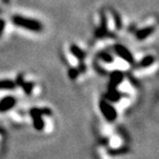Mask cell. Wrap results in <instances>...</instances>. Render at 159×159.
I'll use <instances>...</instances> for the list:
<instances>
[{
	"instance_id": "10",
	"label": "cell",
	"mask_w": 159,
	"mask_h": 159,
	"mask_svg": "<svg viewBox=\"0 0 159 159\" xmlns=\"http://www.w3.org/2000/svg\"><path fill=\"white\" fill-rule=\"evenodd\" d=\"M15 87L13 82L9 81V80H2L0 81V89H11Z\"/></svg>"
},
{
	"instance_id": "3",
	"label": "cell",
	"mask_w": 159,
	"mask_h": 159,
	"mask_svg": "<svg viewBox=\"0 0 159 159\" xmlns=\"http://www.w3.org/2000/svg\"><path fill=\"white\" fill-rule=\"evenodd\" d=\"M114 49L117 54L122 57V59H124L125 61H127L128 63L134 62V57H133V54L130 53V51H129L127 48L123 47V45H120V44H116Z\"/></svg>"
},
{
	"instance_id": "12",
	"label": "cell",
	"mask_w": 159,
	"mask_h": 159,
	"mask_svg": "<svg viewBox=\"0 0 159 159\" xmlns=\"http://www.w3.org/2000/svg\"><path fill=\"white\" fill-rule=\"evenodd\" d=\"M101 59L106 63H112L113 62V57L109 54H107V53H102V54H101Z\"/></svg>"
},
{
	"instance_id": "9",
	"label": "cell",
	"mask_w": 159,
	"mask_h": 159,
	"mask_svg": "<svg viewBox=\"0 0 159 159\" xmlns=\"http://www.w3.org/2000/svg\"><path fill=\"white\" fill-rule=\"evenodd\" d=\"M155 62V57L152 55H147L145 57L144 59L140 61L139 63V66H143V67H147V66H150L152 63Z\"/></svg>"
},
{
	"instance_id": "4",
	"label": "cell",
	"mask_w": 159,
	"mask_h": 159,
	"mask_svg": "<svg viewBox=\"0 0 159 159\" xmlns=\"http://www.w3.org/2000/svg\"><path fill=\"white\" fill-rule=\"evenodd\" d=\"M123 77L124 76H123L122 72L116 71V72L113 73L112 76H111V84H109V89H111V91H115V89H116L117 85L122 83Z\"/></svg>"
},
{
	"instance_id": "2",
	"label": "cell",
	"mask_w": 159,
	"mask_h": 159,
	"mask_svg": "<svg viewBox=\"0 0 159 159\" xmlns=\"http://www.w3.org/2000/svg\"><path fill=\"white\" fill-rule=\"evenodd\" d=\"M99 108H101V112L103 113L104 117L108 122H113V120L116 119V117H117L116 109H115L112 105H109L107 102L101 101V103H99Z\"/></svg>"
},
{
	"instance_id": "6",
	"label": "cell",
	"mask_w": 159,
	"mask_h": 159,
	"mask_svg": "<svg viewBox=\"0 0 159 159\" xmlns=\"http://www.w3.org/2000/svg\"><path fill=\"white\" fill-rule=\"evenodd\" d=\"M15 98H12V97H7V98L2 99L0 102V111H7L8 108H10L15 104Z\"/></svg>"
},
{
	"instance_id": "1",
	"label": "cell",
	"mask_w": 159,
	"mask_h": 159,
	"mask_svg": "<svg viewBox=\"0 0 159 159\" xmlns=\"http://www.w3.org/2000/svg\"><path fill=\"white\" fill-rule=\"evenodd\" d=\"M12 21L15 22V25H19L23 29L29 30V31H33V32H40L43 29L42 25L38 20L30 19V18H25L21 17V16H13Z\"/></svg>"
},
{
	"instance_id": "7",
	"label": "cell",
	"mask_w": 159,
	"mask_h": 159,
	"mask_svg": "<svg viewBox=\"0 0 159 159\" xmlns=\"http://www.w3.org/2000/svg\"><path fill=\"white\" fill-rule=\"evenodd\" d=\"M70 50H71V53H72V54L74 55L75 57H77V59H79L80 61H82V60L85 57V53L83 52L82 50L80 49L79 47H76V45H74V44L71 45Z\"/></svg>"
},
{
	"instance_id": "11",
	"label": "cell",
	"mask_w": 159,
	"mask_h": 159,
	"mask_svg": "<svg viewBox=\"0 0 159 159\" xmlns=\"http://www.w3.org/2000/svg\"><path fill=\"white\" fill-rule=\"evenodd\" d=\"M111 12H112L113 18H114V22H115V25H116V28L117 29H120V28H122V20L119 18L118 13H117L116 11H114V10H111Z\"/></svg>"
},
{
	"instance_id": "8",
	"label": "cell",
	"mask_w": 159,
	"mask_h": 159,
	"mask_svg": "<svg viewBox=\"0 0 159 159\" xmlns=\"http://www.w3.org/2000/svg\"><path fill=\"white\" fill-rule=\"evenodd\" d=\"M107 152H108V155H111V156H118V155H124V154H127V152H129V149L127 148V147H120V148H111L107 150Z\"/></svg>"
},
{
	"instance_id": "5",
	"label": "cell",
	"mask_w": 159,
	"mask_h": 159,
	"mask_svg": "<svg viewBox=\"0 0 159 159\" xmlns=\"http://www.w3.org/2000/svg\"><path fill=\"white\" fill-rule=\"evenodd\" d=\"M155 31V27H147L144 28V29L139 30L138 32H137V39L138 40H144L146 39L147 37L152 34V32Z\"/></svg>"
}]
</instances>
